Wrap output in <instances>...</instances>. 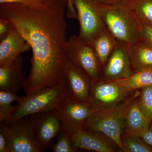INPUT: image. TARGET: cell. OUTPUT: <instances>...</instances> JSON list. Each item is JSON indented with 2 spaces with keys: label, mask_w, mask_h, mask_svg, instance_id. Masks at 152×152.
Returning <instances> with one entry per match:
<instances>
[{
  "label": "cell",
  "mask_w": 152,
  "mask_h": 152,
  "mask_svg": "<svg viewBox=\"0 0 152 152\" xmlns=\"http://www.w3.org/2000/svg\"><path fill=\"white\" fill-rule=\"evenodd\" d=\"M122 143L123 151L152 152V148L138 136L127 134Z\"/></svg>",
  "instance_id": "7402d4cb"
},
{
  "label": "cell",
  "mask_w": 152,
  "mask_h": 152,
  "mask_svg": "<svg viewBox=\"0 0 152 152\" xmlns=\"http://www.w3.org/2000/svg\"><path fill=\"white\" fill-rule=\"evenodd\" d=\"M135 73L129 47L118 42L104 65V75L108 80L125 78Z\"/></svg>",
  "instance_id": "30bf717a"
},
{
  "label": "cell",
  "mask_w": 152,
  "mask_h": 152,
  "mask_svg": "<svg viewBox=\"0 0 152 152\" xmlns=\"http://www.w3.org/2000/svg\"><path fill=\"white\" fill-rule=\"evenodd\" d=\"M140 107L146 116L152 121V86L142 88Z\"/></svg>",
  "instance_id": "cb8c5ba5"
},
{
  "label": "cell",
  "mask_w": 152,
  "mask_h": 152,
  "mask_svg": "<svg viewBox=\"0 0 152 152\" xmlns=\"http://www.w3.org/2000/svg\"></svg>",
  "instance_id": "1f68e13d"
},
{
  "label": "cell",
  "mask_w": 152,
  "mask_h": 152,
  "mask_svg": "<svg viewBox=\"0 0 152 152\" xmlns=\"http://www.w3.org/2000/svg\"><path fill=\"white\" fill-rule=\"evenodd\" d=\"M148 145L152 147V124L149 126L139 135Z\"/></svg>",
  "instance_id": "f1b7e54d"
},
{
  "label": "cell",
  "mask_w": 152,
  "mask_h": 152,
  "mask_svg": "<svg viewBox=\"0 0 152 152\" xmlns=\"http://www.w3.org/2000/svg\"><path fill=\"white\" fill-rule=\"evenodd\" d=\"M29 116L8 123L10 128L8 152H40Z\"/></svg>",
  "instance_id": "9c48e42d"
},
{
  "label": "cell",
  "mask_w": 152,
  "mask_h": 152,
  "mask_svg": "<svg viewBox=\"0 0 152 152\" xmlns=\"http://www.w3.org/2000/svg\"><path fill=\"white\" fill-rule=\"evenodd\" d=\"M66 10V14L68 18L71 19H77V15L72 0H68Z\"/></svg>",
  "instance_id": "f546056e"
},
{
  "label": "cell",
  "mask_w": 152,
  "mask_h": 152,
  "mask_svg": "<svg viewBox=\"0 0 152 152\" xmlns=\"http://www.w3.org/2000/svg\"><path fill=\"white\" fill-rule=\"evenodd\" d=\"M142 111L139 102L131 103L127 112L125 121L127 134L139 136L151 123Z\"/></svg>",
  "instance_id": "2e32d148"
},
{
  "label": "cell",
  "mask_w": 152,
  "mask_h": 152,
  "mask_svg": "<svg viewBox=\"0 0 152 152\" xmlns=\"http://www.w3.org/2000/svg\"><path fill=\"white\" fill-rule=\"evenodd\" d=\"M20 98L16 93L0 90V123L8 122L15 108L11 104Z\"/></svg>",
  "instance_id": "ffe728a7"
},
{
  "label": "cell",
  "mask_w": 152,
  "mask_h": 152,
  "mask_svg": "<svg viewBox=\"0 0 152 152\" xmlns=\"http://www.w3.org/2000/svg\"><path fill=\"white\" fill-rule=\"evenodd\" d=\"M64 71L70 96L79 102H88L91 81L88 76L68 59Z\"/></svg>",
  "instance_id": "8fae6325"
},
{
  "label": "cell",
  "mask_w": 152,
  "mask_h": 152,
  "mask_svg": "<svg viewBox=\"0 0 152 152\" xmlns=\"http://www.w3.org/2000/svg\"><path fill=\"white\" fill-rule=\"evenodd\" d=\"M140 95V93L137 91L130 99L119 105L94 110L84 129L104 134L123 151L121 136L125 127L127 112L132 102Z\"/></svg>",
  "instance_id": "277c9868"
},
{
  "label": "cell",
  "mask_w": 152,
  "mask_h": 152,
  "mask_svg": "<svg viewBox=\"0 0 152 152\" xmlns=\"http://www.w3.org/2000/svg\"><path fill=\"white\" fill-rule=\"evenodd\" d=\"M35 139L42 152L53 145L54 140L63 130L57 108L30 116Z\"/></svg>",
  "instance_id": "8992f818"
},
{
  "label": "cell",
  "mask_w": 152,
  "mask_h": 152,
  "mask_svg": "<svg viewBox=\"0 0 152 152\" xmlns=\"http://www.w3.org/2000/svg\"><path fill=\"white\" fill-rule=\"evenodd\" d=\"M10 128L7 123H0V152H8Z\"/></svg>",
  "instance_id": "d4e9b609"
},
{
  "label": "cell",
  "mask_w": 152,
  "mask_h": 152,
  "mask_svg": "<svg viewBox=\"0 0 152 152\" xmlns=\"http://www.w3.org/2000/svg\"><path fill=\"white\" fill-rule=\"evenodd\" d=\"M67 59L86 74L91 80L97 79L102 65L91 45L78 36H72L66 47Z\"/></svg>",
  "instance_id": "5b68a950"
},
{
  "label": "cell",
  "mask_w": 152,
  "mask_h": 152,
  "mask_svg": "<svg viewBox=\"0 0 152 152\" xmlns=\"http://www.w3.org/2000/svg\"><path fill=\"white\" fill-rule=\"evenodd\" d=\"M26 80L21 55L12 62L0 66V90L16 94L24 86Z\"/></svg>",
  "instance_id": "4fadbf2b"
},
{
  "label": "cell",
  "mask_w": 152,
  "mask_h": 152,
  "mask_svg": "<svg viewBox=\"0 0 152 152\" xmlns=\"http://www.w3.org/2000/svg\"><path fill=\"white\" fill-rule=\"evenodd\" d=\"M134 69L136 72L152 69V47L142 40L129 47Z\"/></svg>",
  "instance_id": "e0dca14e"
},
{
  "label": "cell",
  "mask_w": 152,
  "mask_h": 152,
  "mask_svg": "<svg viewBox=\"0 0 152 152\" xmlns=\"http://www.w3.org/2000/svg\"><path fill=\"white\" fill-rule=\"evenodd\" d=\"M42 0H0V4L3 3H19L29 5L33 4Z\"/></svg>",
  "instance_id": "4dcf8cb0"
},
{
  "label": "cell",
  "mask_w": 152,
  "mask_h": 152,
  "mask_svg": "<svg viewBox=\"0 0 152 152\" xmlns=\"http://www.w3.org/2000/svg\"><path fill=\"white\" fill-rule=\"evenodd\" d=\"M96 134L84 129L71 135V140L76 149L97 152H114L113 147Z\"/></svg>",
  "instance_id": "9a60e30c"
},
{
  "label": "cell",
  "mask_w": 152,
  "mask_h": 152,
  "mask_svg": "<svg viewBox=\"0 0 152 152\" xmlns=\"http://www.w3.org/2000/svg\"><path fill=\"white\" fill-rule=\"evenodd\" d=\"M30 49L29 45L14 28L7 37L1 41L0 66L12 62L22 53Z\"/></svg>",
  "instance_id": "5bb4252c"
},
{
  "label": "cell",
  "mask_w": 152,
  "mask_h": 152,
  "mask_svg": "<svg viewBox=\"0 0 152 152\" xmlns=\"http://www.w3.org/2000/svg\"><path fill=\"white\" fill-rule=\"evenodd\" d=\"M140 22L142 40L152 47V26Z\"/></svg>",
  "instance_id": "4316f807"
},
{
  "label": "cell",
  "mask_w": 152,
  "mask_h": 152,
  "mask_svg": "<svg viewBox=\"0 0 152 152\" xmlns=\"http://www.w3.org/2000/svg\"><path fill=\"white\" fill-rule=\"evenodd\" d=\"M58 136L56 142L52 145L54 152H74L76 149L71 140V135L62 130Z\"/></svg>",
  "instance_id": "603a6c76"
},
{
  "label": "cell",
  "mask_w": 152,
  "mask_h": 152,
  "mask_svg": "<svg viewBox=\"0 0 152 152\" xmlns=\"http://www.w3.org/2000/svg\"><path fill=\"white\" fill-rule=\"evenodd\" d=\"M69 96L65 79L53 86L46 87L20 98L7 123L40 112L57 108Z\"/></svg>",
  "instance_id": "3957f363"
},
{
  "label": "cell",
  "mask_w": 152,
  "mask_h": 152,
  "mask_svg": "<svg viewBox=\"0 0 152 152\" xmlns=\"http://www.w3.org/2000/svg\"><path fill=\"white\" fill-rule=\"evenodd\" d=\"M131 7L140 21L152 26V0H132Z\"/></svg>",
  "instance_id": "44dd1931"
},
{
  "label": "cell",
  "mask_w": 152,
  "mask_h": 152,
  "mask_svg": "<svg viewBox=\"0 0 152 152\" xmlns=\"http://www.w3.org/2000/svg\"><path fill=\"white\" fill-rule=\"evenodd\" d=\"M14 28L10 21L0 18V41L5 39Z\"/></svg>",
  "instance_id": "484cf974"
},
{
  "label": "cell",
  "mask_w": 152,
  "mask_h": 152,
  "mask_svg": "<svg viewBox=\"0 0 152 152\" xmlns=\"http://www.w3.org/2000/svg\"><path fill=\"white\" fill-rule=\"evenodd\" d=\"M125 93L112 80L93 85L91 83L88 103L95 110L107 108L115 105Z\"/></svg>",
  "instance_id": "7c38bea8"
},
{
  "label": "cell",
  "mask_w": 152,
  "mask_h": 152,
  "mask_svg": "<svg viewBox=\"0 0 152 152\" xmlns=\"http://www.w3.org/2000/svg\"><path fill=\"white\" fill-rule=\"evenodd\" d=\"M96 2L105 5H126L131 6L132 0H93Z\"/></svg>",
  "instance_id": "83f0119b"
},
{
  "label": "cell",
  "mask_w": 152,
  "mask_h": 152,
  "mask_svg": "<svg viewBox=\"0 0 152 152\" xmlns=\"http://www.w3.org/2000/svg\"><path fill=\"white\" fill-rule=\"evenodd\" d=\"M118 42L108 30L101 32L91 42L102 66L105 64L109 57L116 46Z\"/></svg>",
  "instance_id": "ac0fdd59"
},
{
  "label": "cell",
  "mask_w": 152,
  "mask_h": 152,
  "mask_svg": "<svg viewBox=\"0 0 152 152\" xmlns=\"http://www.w3.org/2000/svg\"><path fill=\"white\" fill-rule=\"evenodd\" d=\"M96 3L106 28L118 42L130 47L142 40L140 22L130 6Z\"/></svg>",
  "instance_id": "7a4b0ae2"
},
{
  "label": "cell",
  "mask_w": 152,
  "mask_h": 152,
  "mask_svg": "<svg viewBox=\"0 0 152 152\" xmlns=\"http://www.w3.org/2000/svg\"><path fill=\"white\" fill-rule=\"evenodd\" d=\"M80 23L78 36L91 43L98 34L106 29L96 3L93 0H72Z\"/></svg>",
  "instance_id": "ba28073f"
},
{
  "label": "cell",
  "mask_w": 152,
  "mask_h": 152,
  "mask_svg": "<svg viewBox=\"0 0 152 152\" xmlns=\"http://www.w3.org/2000/svg\"><path fill=\"white\" fill-rule=\"evenodd\" d=\"M57 109L63 130L70 135L84 129L94 110L88 102L75 100L69 96L61 103Z\"/></svg>",
  "instance_id": "52a82bcc"
},
{
  "label": "cell",
  "mask_w": 152,
  "mask_h": 152,
  "mask_svg": "<svg viewBox=\"0 0 152 152\" xmlns=\"http://www.w3.org/2000/svg\"><path fill=\"white\" fill-rule=\"evenodd\" d=\"M112 81L126 94L132 90L152 86V69L136 72L128 77Z\"/></svg>",
  "instance_id": "d6986e66"
},
{
  "label": "cell",
  "mask_w": 152,
  "mask_h": 152,
  "mask_svg": "<svg viewBox=\"0 0 152 152\" xmlns=\"http://www.w3.org/2000/svg\"><path fill=\"white\" fill-rule=\"evenodd\" d=\"M67 3L68 0H42L30 5L0 4V18L12 23L32 51L31 67L23 87L26 95L64 79Z\"/></svg>",
  "instance_id": "6da1fadb"
}]
</instances>
